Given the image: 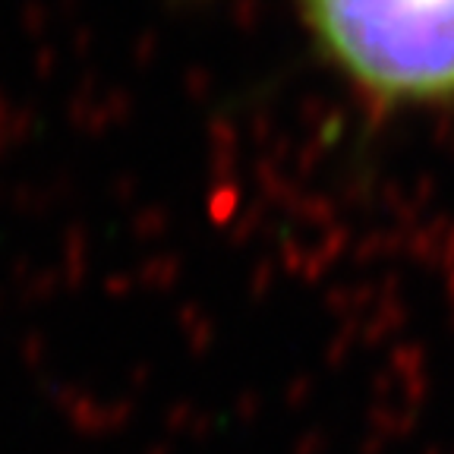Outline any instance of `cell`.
Listing matches in <instances>:
<instances>
[{
  "mask_svg": "<svg viewBox=\"0 0 454 454\" xmlns=\"http://www.w3.org/2000/svg\"><path fill=\"white\" fill-rule=\"evenodd\" d=\"M328 70L382 111L454 107V0H294Z\"/></svg>",
  "mask_w": 454,
  "mask_h": 454,
  "instance_id": "cell-1",
  "label": "cell"
}]
</instances>
